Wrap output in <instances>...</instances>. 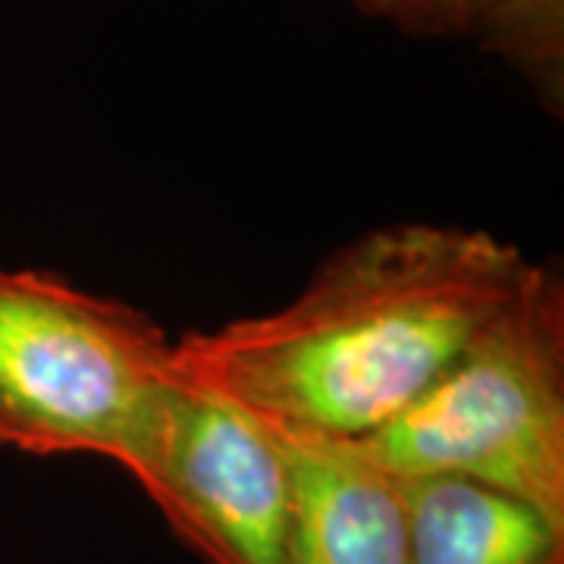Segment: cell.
Wrapping results in <instances>:
<instances>
[{"instance_id": "cell-7", "label": "cell", "mask_w": 564, "mask_h": 564, "mask_svg": "<svg viewBox=\"0 0 564 564\" xmlns=\"http://www.w3.org/2000/svg\"><path fill=\"white\" fill-rule=\"evenodd\" d=\"M351 7L411 39L477 41L562 117L564 0H351Z\"/></svg>"}, {"instance_id": "cell-6", "label": "cell", "mask_w": 564, "mask_h": 564, "mask_svg": "<svg viewBox=\"0 0 564 564\" xmlns=\"http://www.w3.org/2000/svg\"><path fill=\"white\" fill-rule=\"evenodd\" d=\"M408 564H564V530L530 505L462 477H399Z\"/></svg>"}, {"instance_id": "cell-5", "label": "cell", "mask_w": 564, "mask_h": 564, "mask_svg": "<svg viewBox=\"0 0 564 564\" xmlns=\"http://www.w3.org/2000/svg\"><path fill=\"white\" fill-rule=\"evenodd\" d=\"M280 440L292 470L295 564H408L399 477L355 443Z\"/></svg>"}, {"instance_id": "cell-1", "label": "cell", "mask_w": 564, "mask_h": 564, "mask_svg": "<svg viewBox=\"0 0 564 564\" xmlns=\"http://www.w3.org/2000/svg\"><path fill=\"white\" fill-rule=\"evenodd\" d=\"M533 261L484 229L392 223L343 245L280 311L185 333V383L289 440L361 443L443 377Z\"/></svg>"}, {"instance_id": "cell-2", "label": "cell", "mask_w": 564, "mask_h": 564, "mask_svg": "<svg viewBox=\"0 0 564 564\" xmlns=\"http://www.w3.org/2000/svg\"><path fill=\"white\" fill-rule=\"evenodd\" d=\"M173 345L132 304L44 270H0V443L107 458L141 486L185 389Z\"/></svg>"}, {"instance_id": "cell-3", "label": "cell", "mask_w": 564, "mask_h": 564, "mask_svg": "<svg viewBox=\"0 0 564 564\" xmlns=\"http://www.w3.org/2000/svg\"><path fill=\"white\" fill-rule=\"evenodd\" d=\"M392 477H462L564 530V280L521 292L395 421L355 443Z\"/></svg>"}, {"instance_id": "cell-4", "label": "cell", "mask_w": 564, "mask_h": 564, "mask_svg": "<svg viewBox=\"0 0 564 564\" xmlns=\"http://www.w3.org/2000/svg\"><path fill=\"white\" fill-rule=\"evenodd\" d=\"M141 489L204 562L295 564L285 445L226 399L185 383L161 462Z\"/></svg>"}]
</instances>
